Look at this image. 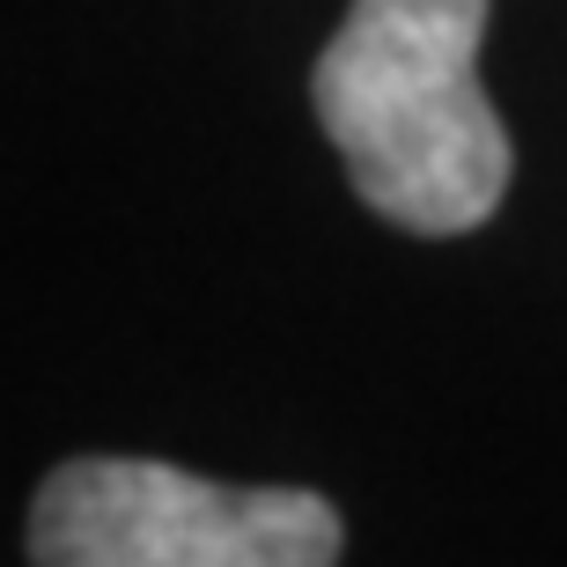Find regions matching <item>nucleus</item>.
<instances>
[{
  "instance_id": "f257e3e1",
  "label": "nucleus",
  "mask_w": 567,
  "mask_h": 567,
  "mask_svg": "<svg viewBox=\"0 0 567 567\" xmlns=\"http://www.w3.org/2000/svg\"><path fill=\"white\" fill-rule=\"evenodd\" d=\"M486 0H354L317 52L310 111L347 155L354 199L405 236H472L516 177L480 89Z\"/></svg>"
},
{
  "instance_id": "f03ea898",
  "label": "nucleus",
  "mask_w": 567,
  "mask_h": 567,
  "mask_svg": "<svg viewBox=\"0 0 567 567\" xmlns=\"http://www.w3.org/2000/svg\"><path fill=\"white\" fill-rule=\"evenodd\" d=\"M310 486H221L163 457H66L30 502V567H339Z\"/></svg>"
}]
</instances>
